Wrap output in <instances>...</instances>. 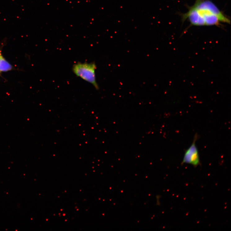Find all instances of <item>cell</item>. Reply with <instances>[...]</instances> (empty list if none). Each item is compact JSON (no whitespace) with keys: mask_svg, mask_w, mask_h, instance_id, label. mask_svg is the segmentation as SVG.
<instances>
[{"mask_svg":"<svg viewBox=\"0 0 231 231\" xmlns=\"http://www.w3.org/2000/svg\"><path fill=\"white\" fill-rule=\"evenodd\" d=\"M182 21H188L195 26H219L221 23L230 24L229 17L221 11L211 0H196L183 15Z\"/></svg>","mask_w":231,"mask_h":231,"instance_id":"cell-1","label":"cell"},{"mask_svg":"<svg viewBox=\"0 0 231 231\" xmlns=\"http://www.w3.org/2000/svg\"><path fill=\"white\" fill-rule=\"evenodd\" d=\"M97 69L95 62H78L72 66V70L78 77L90 83L98 90L99 87L96 80V71Z\"/></svg>","mask_w":231,"mask_h":231,"instance_id":"cell-2","label":"cell"},{"mask_svg":"<svg viewBox=\"0 0 231 231\" xmlns=\"http://www.w3.org/2000/svg\"><path fill=\"white\" fill-rule=\"evenodd\" d=\"M196 134L194 137L192 143L189 148L185 151L181 164H188L197 167L200 164L199 155L196 142L198 138Z\"/></svg>","mask_w":231,"mask_h":231,"instance_id":"cell-3","label":"cell"},{"mask_svg":"<svg viewBox=\"0 0 231 231\" xmlns=\"http://www.w3.org/2000/svg\"><path fill=\"white\" fill-rule=\"evenodd\" d=\"M12 66L3 57L0 50V72H6L11 70Z\"/></svg>","mask_w":231,"mask_h":231,"instance_id":"cell-4","label":"cell"}]
</instances>
